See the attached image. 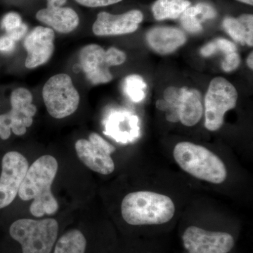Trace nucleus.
Here are the masks:
<instances>
[{"instance_id":"obj_25","label":"nucleus","mask_w":253,"mask_h":253,"mask_svg":"<svg viewBox=\"0 0 253 253\" xmlns=\"http://www.w3.org/2000/svg\"><path fill=\"white\" fill-rule=\"evenodd\" d=\"M78 4L86 7H101L120 2L123 0H76Z\"/></svg>"},{"instance_id":"obj_30","label":"nucleus","mask_w":253,"mask_h":253,"mask_svg":"<svg viewBox=\"0 0 253 253\" xmlns=\"http://www.w3.org/2000/svg\"><path fill=\"white\" fill-rule=\"evenodd\" d=\"M247 64L249 66V68L251 70L253 69V53L252 52L250 54L249 57L247 59Z\"/></svg>"},{"instance_id":"obj_17","label":"nucleus","mask_w":253,"mask_h":253,"mask_svg":"<svg viewBox=\"0 0 253 253\" xmlns=\"http://www.w3.org/2000/svg\"><path fill=\"white\" fill-rule=\"evenodd\" d=\"M146 41L158 54H168L182 46L186 42V36L178 28L156 27L148 32Z\"/></svg>"},{"instance_id":"obj_20","label":"nucleus","mask_w":253,"mask_h":253,"mask_svg":"<svg viewBox=\"0 0 253 253\" xmlns=\"http://www.w3.org/2000/svg\"><path fill=\"white\" fill-rule=\"evenodd\" d=\"M146 84L138 75H130L125 79L123 90L133 102L139 103L146 96Z\"/></svg>"},{"instance_id":"obj_18","label":"nucleus","mask_w":253,"mask_h":253,"mask_svg":"<svg viewBox=\"0 0 253 253\" xmlns=\"http://www.w3.org/2000/svg\"><path fill=\"white\" fill-rule=\"evenodd\" d=\"M226 33L236 42L242 45L253 44V16L242 14L239 18L226 17L222 23Z\"/></svg>"},{"instance_id":"obj_3","label":"nucleus","mask_w":253,"mask_h":253,"mask_svg":"<svg viewBox=\"0 0 253 253\" xmlns=\"http://www.w3.org/2000/svg\"><path fill=\"white\" fill-rule=\"evenodd\" d=\"M173 156L183 170L197 179L215 184L226 180L225 165L217 155L204 146L183 141L176 145Z\"/></svg>"},{"instance_id":"obj_4","label":"nucleus","mask_w":253,"mask_h":253,"mask_svg":"<svg viewBox=\"0 0 253 253\" xmlns=\"http://www.w3.org/2000/svg\"><path fill=\"white\" fill-rule=\"evenodd\" d=\"M9 234L20 253H51L59 236V224L52 218L20 219L11 224Z\"/></svg>"},{"instance_id":"obj_14","label":"nucleus","mask_w":253,"mask_h":253,"mask_svg":"<svg viewBox=\"0 0 253 253\" xmlns=\"http://www.w3.org/2000/svg\"><path fill=\"white\" fill-rule=\"evenodd\" d=\"M54 32L51 28L38 26L25 38L23 45L27 51L25 66L33 69L47 62L54 49Z\"/></svg>"},{"instance_id":"obj_13","label":"nucleus","mask_w":253,"mask_h":253,"mask_svg":"<svg viewBox=\"0 0 253 253\" xmlns=\"http://www.w3.org/2000/svg\"><path fill=\"white\" fill-rule=\"evenodd\" d=\"M144 15L139 10H130L123 14L100 12L93 24L92 31L97 36H119L134 33L142 22Z\"/></svg>"},{"instance_id":"obj_27","label":"nucleus","mask_w":253,"mask_h":253,"mask_svg":"<svg viewBox=\"0 0 253 253\" xmlns=\"http://www.w3.org/2000/svg\"><path fill=\"white\" fill-rule=\"evenodd\" d=\"M28 31V26L25 23H22L21 26H18V28H15L12 31L7 32L6 35L9 36L11 39L14 40V41H20L22 39L23 37L26 36Z\"/></svg>"},{"instance_id":"obj_12","label":"nucleus","mask_w":253,"mask_h":253,"mask_svg":"<svg viewBox=\"0 0 253 253\" xmlns=\"http://www.w3.org/2000/svg\"><path fill=\"white\" fill-rule=\"evenodd\" d=\"M79 59L81 67L91 84H104L112 81L109 71L112 65L107 51L101 46L91 44L84 46L80 52Z\"/></svg>"},{"instance_id":"obj_16","label":"nucleus","mask_w":253,"mask_h":253,"mask_svg":"<svg viewBox=\"0 0 253 253\" xmlns=\"http://www.w3.org/2000/svg\"><path fill=\"white\" fill-rule=\"evenodd\" d=\"M36 18L60 33H69L78 27L79 16L73 9L63 6H49L38 11Z\"/></svg>"},{"instance_id":"obj_19","label":"nucleus","mask_w":253,"mask_h":253,"mask_svg":"<svg viewBox=\"0 0 253 253\" xmlns=\"http://www.w3.org/2000/svg\"><path fill=\"white\" fill-rule=\"evenodd\" d=\"M190 6L189 0H157L153 5L152 12L158 21L176 19Z\"/></svg>"},{"instance_id":"obj_10","label":"nucleus","mask_w":253,"mask_h":253,"mask_svg":"<svg viewBox=\"0 0 253 253\" xmlns=\"http://www.w3.org/2000/svg\"><path fill=\"white\" fill-rule=\"evenodd\" d=\"M28 168L27 159L20 153L10 151L4 155L0 175V209L16 199Z\"/></svg>"},{"instance_id":"obj_8","label":"nucleus","mask_w":253,"mask_h":253,"mask_svg":"<svg viewBox=\"0 0 253 253\" xmlns=\"http://www.w3.org/2000/svg\"><path fill=\"white\" fill-rule=\"evenodd\" d=\"M75 148L78 158L91 170L105 175L114 171L115 164L111 155L116 148L99 134L91 133L88 140L79 139Z\"/></svg>"},{"instance_id":"obj_2","label":"nucleus","mask_w":253,"mask_h":253,"mask_svg":"<svg viewBox=\"0 0 253 253\" xmlns=\"http://www.w3.org/2000/svg\"><path fill=\"white\" fill-rule=\"evenodd\" d=\"M123 219L133 226L159 225L170 221L175 206L170 198L152 191L126 195L121 204Z\"/></svg>"},{"instance_id":"obj_21","label":"nucleus","mask_w":253,"mask_h":253,"mask_svg":"<svg viewBox=\"0 0 253 253\" xmlns=\"http://www.w3.org/2000/svg\"><path fill=\"white\" fill-rule=\"evenodd\" d=\"M199 4L195 6H189L180 16L182 27L191 33H198L202 31L201 23L204 22L201 15Z\"/></svg>"},{"instance_id":"obj_28","label":"nucleus","mask_w":253,"mask_h":253,"mask_svg":"<svg viewBox=\"0 0 253 253\" xmlns=\"http://www.w3.org/2000/svg\"><path fill=\"white\" fill-rule=\"evenodd\" d=\"M217 51V44H216L215 41H214L203 46L201 49V54L205 57H208V56L215 54Z\"/></svg>"},{"instance_id":"obj_1","label":"nucleus","mask_w":253,"mask_h":253,"mask_svg":"<svg viewBox=\"0 0 253 253\" xmlns=\"http://www.w3.org/2000/svg\"><path fill=\"white\" fill-rule=\"evenodd\" d=\"M58 168L56 158L49 155L38 158L28 168L18 194L23 201L33 200L30 211L35 217L54 214L59 209L57 201L51 192Z\"/></svg>"},{"instance_id":"obj_23","label":"nucleus","mask_w":253,"mask_h":253,"mask_svg":"<svg viewBox=\"0 0 253 253\" xmlns=\"http://www.w3.org/2000/svg\"><path fill=\"white\" fill-rule=\"evenodd\" d=\"M240 62H241V59L237 51L226 55L222 62L223 70L226 72H231L239 67Z\"/></svg>"},{"instance_id":"obj_7","label":"nucleus","mask_w":253,"mask_h":253,"mask_svg":"<svg viewBox=\"0 0 253 253\" xmlns=\"http://www.w3.org/2000/svg\"><path fill=\"white\" fill-rule=\"evenodd\" d=\"M10 101L11 111L0 115V138L2 140L9 139L11 131L17 136L26 134L37 112L36 106L33 104V95L26 88L13 91Z\"/></svg>"},{"instance_id":"obj_5","label":"nucleus","mask_w":253,"mask_h":253,"mask_svg":"<svg viewBox=\"0 0 253 253\" xmlns=\"http://www.w3.org/2000/svg\"><path fill=\"white\" fill-rule=\"evenodd\" d=\"M44 104L51 117L62 119L77 111L80 94L67 74L55 75L46 81L42 89Z\"/></svg>"},{"instance_id":"obj_15","label":"nucleus","mask_w":253,"mask_h":253,"mask_svg":"<svg viewBox=\"0 0 253 253\" xmlns=\"http://www.w3.org/2000/svg\"><path fill=\"white\" fill-rule=\"evenodd\" d=\"M104 133L118 142H131L139 134V119L126 111H115L109 113L104 123Z\"/></svg>"},{"instance_id":"obj_29","label":"nucleus","mask_w":253,"mask_h":253,"mask_svg":"<svg viewBox=\"0 0 253 253\" xmlns=\"http://www.w3.org/2000/svg\"><path fill=\"white\" fill-rule=\"evenodd\" d=\"M47 6H63L66 4L67 0H46Z\"/></svg>"},{"instance_id":"obj_26","label":"nucleus","mask_w":253,"mask_h":253,"mask_svg":"<svg viewBox=\"0 0 253 253\" xmlns=\"http://www.w3.org/2000/svg\"><path fill=\"white\" fill-rule=\"evenodd\" d=\"M16 46V41L7 35L0 37V52L9 54L12 52Z\"/></svg>"},{"instance_id":"obj_6","label":"nucleus","mask_w":253,"mask_h":253,"mask_svg":"<svg viewBox=\"0 0 253 253\" xmlns=\"http://www.w3.org/2000/svg\"><path fill=\"white\" fill-rule=\"evenodd\" d=\"M238 92L225 78H214L210 83L205 99V126L217 131L222 126L225 113L235 108Z\"/></svg>"},{"instance_id":"obj_31","label":"nucleus","mask_w":253,"mask_h":253,"mask_svg":"<svg viewBox=\"0 0 253 253\" xmlns=\"http://www.w3.org/2000/svg\"><path fill=\"white\" fill-rule=\"evenodd\" d=\"M237 1H240V2L244 3V4H249V5H253V0H237Z\"/></svg>"},{"instance_id":"obj_11","label":"nucleus","mask_w":253,"mask_h":253,"mask_svg":"<svg viewBox=\"0 0 253 253\" xmlns=\"http://www.w3.org/2000/svg\"><path fill=\"white\" fill-rule=\"evenodd\" d=\"M182 241L189 253H228L235 244L229 233L205 230L196 226L184 231Z\"/></svg>"},{"instance_id":"obj_22","label":"nucleus","mask_w":253,"mask_h":253,"mask_svg":"<svg viewBox=\"0 0 253 253\" xmlns=\"http://www.w3.org/2000/svg\"><path fill=\"white\" fill-rule=\"evenodd\" d=\"M21 16L17 13L10 12L5 15L1 20V26L6 33L12 31L22 24Z\"/></svg>"},{"instance_id":"obj_24","label":"nucleus","mask_w":253,"mask_h":253,"mask_svg":"<svg viewBox=\"0 0 253 253\" xmlns=\"http://www.w3.org/2000/svg\"><path fill=\"white\" fill-rule=\"evenodd\" d=\"M214 41L217 44L218 51L219 50V51H222L225 56L237 51V47L232 42L224 39V38H219V39L214 40Z\"/></svg>"},{"instance_id":"obj_9","label":"nucleus","mask_w":253,"mask_h":253,"mask_svg":"<svg viewBox=\"0 0 253 253\" xmlns=\"http://www.w3.org/2000/svg\"><path fill=\"white\" fill-rule=\"evenodd\" d=\"M160 108L166 113V119L169 122H181L187 126L197 124L204 113L199 91L186 87L180 88L179 94L169 102L163 99Z\"/></svg>"}]
</instances>
